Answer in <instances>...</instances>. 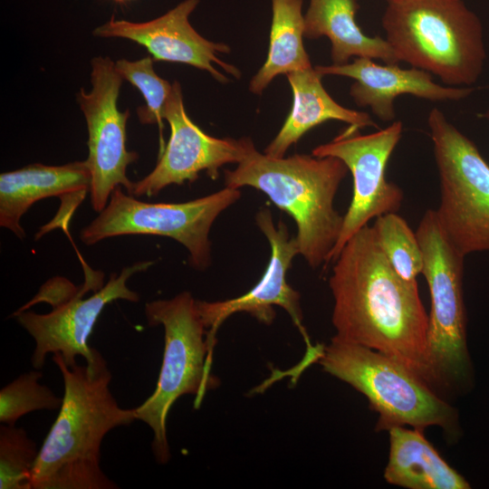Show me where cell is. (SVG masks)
Here are the masks:
<instances>
[{
    "mask_svg": "<svg viewBox=\"0 0 489 489\" xmlns=\"http://www.w3.org/2000/svg\"><path fill=\"white\" fill-rule=\"evenodd\" d=\"M91 174L86 161L62 166L30 164L0 175V225L18 238L25 236L20 224L22 216L35 202L51 197L62 199L56 216L40 228L36 239L54 227L66 225L86 193L90 190Z\"/></svg>",
    "mask_w": 489,
    "mask_h": 489,
    "instance_id": "obj_16",
    "label": "cell"
},
{
    "mask_svg": "<svg viewBox=\"0 0 489 489\" xmlns=\"http://www.w3.org/2000/svg\"><path fill=\"white\" fill-rule=\"evenodd\" d=\"M241 197L239 188L228 187L182 203H148L116 187L99 216L80 233L86 245L124 235L170 237L189 253L190 265L204 271L211 264L209 233L218 216Z\"/></svg>",
    "mask_w": 489,
    "mask_h": 489,
    "instance_id": "obj_10",
    "label": "cell"
},
{
    "mask_svg": "<svg viewBox=\"0 0 489 489\" xmlns=\"http://www.w3.org/2000/svg\"><path fill=\"white\" fill-rule=\"evenodd\" d=\"M323 370L363 394L379 413L376 430L408 426L458 429L457 411L438 392L395 359L378 350L332 338L318 362Z\"/></svg>",
    "mask_w": 489,
    "mask_h": 489,
    "instance_id": "obj_6",
    "label": "cell"
},
{
    "mask_svg": "<svg viewBox=\"0 0 489 489\" xmlns=\"http://www.w3.org/2000/svg\"><path fill=\"white\" fill-rule=\"evenodd\" d=\"M389 455L384 478L408 489H468L469 483L452 468L424 436L404 426L389 428Z\"/></svg>",
    "mask_w": 489,
    "mask_h": 489,
    "instance_id": "obj_20",
    "label": "cell"
},
{
    "mask_svg": "<svg viewBox=\"0 0 489 489\" xmlns=\"http://www.w3.org/2000/svg\"><path fill=\"white\" fill-rule=\"evenodd\" d=\"M402 131L399 120L367 135L349 127L333 140L313 149L312 154L315 157H335L342 160L353 179L351 202L343 216L342 228L328 264L334 262L348 240L369 220L400 208L404 193L387 179L386 168Z\"/></svg>",
    "mask_w": 489,
    "mask_h": 489,
    "instance_id": "obj_12",
    "label": "cell"
},
{
    "mask_svg": "<svg viewBox=\"0 0 489 489\" xmlns=\"http://www.w3.org/2000/svg\"><path fill=\"white\" fill-rule=\"evenodd\" d=\"M271 3L267 58L249 83V90L254 94H261L280 74L312 67L303 44L302 0H271Z\"/></svg>",
    "mask_w": 489,
    "mask_h": 489,
    "instance_id": "obj_21",
    "label": "cell"
},
{
    "mask_svg": "<svg viewBox=\"0 0 489 489\" xmlns=\"http://www.w3.org/2000/svg\"><path fill=\"white\" fill-rule=\"evenodd\" d=\"M39 449L23 427H0V488L33 489V469Z\"/></svg>",
    "mask_w": 489,
    "mask_h": 489,
    "instance_id": "obj_24",
    "label": "cell"
},
{
    "mask_svg": "<svg viewBox=\"0 0 489 489\" xmlns=\"http://www.w3.org/2000/svg\"><path fill=\"white\" fill-rule=\"evenodd\" d=\"M358 9L356 0H310L304 14V37H328L334 65L348 63L353 56L398 64L400 61L386 39L362 32L356 23Z\"/></svg>",
    "mask_w": 489,
    "mask_h": 489,
    "instance_id": "obj_19",
    "label": "cell"
},
{
    "mask_svg": "<svg viewBox=\"0 0 489 489\" xmlns=\"http://www.w3.org/2000/svg\"><path fill=\"white\" fill-rule=\"evenodd\" d=\"M172 84L164 111L170 137L154 169L134 182L129 195L136 197L156 196L169 185L194 182L202 171L216 179L220 168L240 163L255 148L247 137L218 139L204 132L186 112L179 82Z\"/></svg>",
    "mask_w": 489,
    "mask_h": 489,
    "instance_id": "obj_14",
    "label": "cell"
},
{
    "mask_svg": "<svg viewBox=\"0 0 489 489\" xmlns=\"http://www.w3.org/2000/svg\"><path fill=\"white\" fill-rule=\"evenodd\" d=\"M43 377L34 369L17 377L0 390V422L15 425L23 416L35 410H54L61 408L62 398L49 387L39 383Z\"/></svg>",
    "mask_w": 489,
    "mask_h": 489,
    "instance_id": "obj_23",
    "label": "cell"
},
{
    "mask_svg": "<svg viewBox=\"0 0 489 489\" xmlns=\"http://www.w3.org/2000/svg\"><path fill=\"white\" fill-rule=\"evenodd\" d=\"M199 0H184L163 15L142 23L117 20L112 16L93 31L103 38H123L144 46L153 59L161 62L186 63L208 72L221 83L229 80L213 63L232 76L240 78V71L221 61L218 53H228L230 47L201 36L190 24L188 16Z\"/></svg>",
    "mask_w": 489,
    "mask_h": 489,
    "instance_id": "obj_15",
    "label": "cell"
},
{
    "mask_svg": "<svg viewBox=\"0 0 489 489\" xmlns=\"http://www.w3.org/2000/svg\"><path fill=\"white\" fill-rule=\"evenodd\" d=\"M152 264L139 262L111 273L106 284L88 298L83 295L94 288L86 282L76 287L62 277L47 281L34 299L12 315L35 341L32 366L42 369L49 353H59L69 367L77 364L78 356L86 363L94 362L101 352L90 347L88 340L100 314L113 301L137 302L139 296L127 282Z\"/></svg>",
    "mask_w": 489,
    "mask_h": 489,
    "instance_id": "obj_7",
    "label": "cell"
},
{
    "mask_svg": "<svg viewBox=\"0 0 489 489\" xmlns=\"http://www.w3.org/2000/svg\"><path fill=\"white\" fill-rule=\"evenodd\" d=\"M292 91V106L282 129L264 149V154L284 157L287 149L307 131L328 120H340L357 129L376 127L370 116L337 103L324 89L323 77L315 68L286 74Z\"/></svg>",
    "mask_w": 489,
    "mask_h": 489,
    "instance_id": "obj_18",
    "label": "cell"
},
{
    "mask_svg": "<svg viewBox=\"0 0 489 489\" xmlns=\"http://www.w3.org/2000/svg\"><path fill=\"white\" fill-rule=\"evenodd\" d=\"M63 380L59 414L39 449L33 489H117L101 467V446L112 429L138 420L122 408L110 389L111 373L104 357L69 367L53 356Z\"/></svg>",
    "mask_w": 489,
    "mask_h": 489,
    "instance_id": "obj_2",
    "label": "cell"
},
{
    "mask_svg": "<svg viewBox=\"0 0 489 489\" xmlns=\"http://www.w3.org/2000/svg\"><path fill=\"white\" fill-rule=\"evenodd\" d=\"M416 234L423 252L421 274L430 292L427 347L435 387L462 391L471 372L463 293L465 256L446 237L435 209L426 211Z\"/></svg>",
    "mask_w": 489,
    "mask_h": 489,
    "instance_id": "obj_8",
    "label": "cell"
},
{
    "mask_svg": "<svg viewBox=\"0 0 489 489\" xmlns=\"http://www.w3.org/2000/svg\"><path fill=\"white\" fill-rule=\"evenodd\" d=\"M373 59L356 57L350 63L316 66L321 74L339 75L353 79L350 94L360 107H369L374 115L388 122L395 119L394 100L410 94L432 101H459L473 91L469 87L443 86L433 82L431 73L398 64L383 65Z\"/></svg>",
    "mask_w": 489,
    "mask_h": 489,
    "instance_id": "obj_17",
    "label": "cell"
},
{
    "mask_svg": "<svg viewBox=\"0 0 489 489\" xmlns=\"http://www.w3.org/2000/svg\"><path fill=\"white\" fill-rule=\"evenodd\" d=\"M333 263L329 279L333 337L395 359L436 390L427 347L428 315L417 283L395 272L372 226L352 235Z\"/></svg>",
    "mask_w": 489,
    "mask_h": 489,
    "instance_id": "obj_1",
    "label": "cell"
},
{
    "mask_svg": "<svg viewBox=\"0 0 489 489\" xmlns=\"http://www.w3.org/2000/svg\"><path fill=\"white\" fill-rule=\"evenodd\" d=\"M255 222L271 247L270 259L260 281L247 292L235 298L216 302L197 301L210 350L214 352L219 327L234 313L246 312L258 321L271 325L276 315L273 306H279L298 328L307 347L306 353H310L317 345H312L302 323L301 295L286 279L293 258L299 254L298 241L296 237L290 236L283 220L274 225L268 207L258 210Z\"/></svg>",
    "mask_w": 489,
    "mask_h": 489,
    "instance_id": "obj_13",
    "label": "cell"
},
{
    "mask_svg": "<svg viewBox=\"0 0 489 489\" xmlns=\"http://www.w3.org/2000/svg\"><path fill=\"white\" fill-rule=\"evenodd\" d=\"M481 116H482V117H485V118H488V119H489V111H488L487 113H485V114H483V115H481Z\"/></svg>",
    "mask_w": 489,
    "mask_h": 489,
    "instance_id": "obj_27",
    "label": "cell"
},
{
    "mask_svg": "<svg viewBox=\"0 0 489 489\" xmlns=\"http://www.w3.org/2000/svg\"><path fill=\"white\" fill-rule=\"evenodd\" d=\"M348 170L335 157L274 158L254 148L235 169L225 170V185L260 190L291 216L297 225L299 254L316 269L328 264L342 228L334 198Z\"/></svg>",
    "mask_w": 489,
    "mask_h": 489,
    "instance_id": "obj_3",
    "label": "cell"
},
{
    "mask_svg": "<svg viewBox=\"0 0 489 489\" xmlns=\"http://www.w3.org/2000/svg\"><path fill=\"white\" fill-rule=\"evenodd\" d=\"M427 124L440 181L438 223L465 257L489 252V164L438 109L431 110Z\"/></svg>",
    "mask_w": 489,
    "mask_h": 489,
    "instance_id": "obj_9",
    "label": "cell"
},
{
    "mask_svg": "<svg viewBox=\"0 0 489 489\" xmlns=\"http://www.w3.org/2000/svg\"><path fill=\"white\" fill-rule=\"evenodd\" d=\"M372 228L395 272L405 281L417 282V276L422 273L424 259L416 232L397 212L376 217Z\"/></svg>",
    "mask_w": 489,
    "mask_h": 489,
    "instance_id": "obj_22",
    "label": "cell"
},
{
    "mask_svg": "<svg viewBox=\"0 0 489 489\" xmlns=\"http://www.w3.org/2000/svg\"><path fill=\"white\" fill-rule=\"evenodd\" d=\"M197 301L184 291L171 299L145 304L148 325L164 328L165 348L156 388L135 411L137 419L153 432L151 448L159 465L171 457L166 423L175 401L184 395H194L195 406L199 407L207 391L220 384L211 374L213 352Z\"/></svg>",
    "mask_w": 489,
    "mask_h": 489,
    "instance_id": "obj_5",
    "label": "cell"
},
{
    "mask_svg": "<svg viewBox=\"0 0 489 489\" xmlns=\"http://www.w3.org/2000/svg\"><path fill=\"white\" fill-rule=\"evenodd\" d=\"M91 90L83 89L77 101L85 117L88 129V158L91 174L90 196L94 211L107 206L113 190L123 187L131 194L133 184L127 177V168L139 155L126 147V127L129 111L118 109V98L123 79L109 57L92 59Z\"/></svg>",
    "mask_w": 489,
    "mask_h": 489,
    "instance_id": "obj_11",
    "label": "cell"
},
{
    "mask_svg": "<svg viewBox=\"0 0 489 489\" xmlns=\"http://www.w3.org/2000/svg\"><path fill=\"white\" fill-rule=\"evenodd\" d=\"M153 60L150 56L137 61L122 59L115 62V67L123 80L140 91L146 101L145 106L137 110L139 121L143 124L156 123L161 132L164 111L173 84L155 72Z\"/></svg>",
    "mask_w": 489,
    "mask_h": 489,
    "instance_id": "obj_25",
    "label": "cell"
},
{
    "mask_svg": "<svg viewBox=\"0 0 489 489\" xmlns=\"http://www.w3.org/2000/svg\"><path fill=\"white\" fill-rule=\"evenodd\" d=\"M382 27L400 62L446 85H471L483 71L482 23L463 0H388Z\"/></svg>",
    "mask_w": 489,
    "mask_h": 489,
    "instance_id": "obj_4",
    "label": "cell"
},
{
    "mask_svg": "<svg viewBox=\"0 0 489 489\" xmlns=\"http://www.w3.org/2000/svg\"><path fill=\"white\" fill-rule=\"evenodd\" d=\"M113 1H115L118 4H124V3H126V2H128L129 0H113Z\"/></svg>",
    "mask_w": 489,
    "mask_h": 489,
    "instance_id": "obj_26",
    "label": "cell"
}]
</instances>
